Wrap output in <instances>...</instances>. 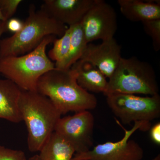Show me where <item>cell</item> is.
<instances>
[{"label": "cell", "instance_id": "ffe728a7", "mask_svg": "<svg viewBox=\"0 0 160 160\" xmlns=\"http://www.w3.org/2000/svg\"><path fill=\"white\" fill-rule=\"evenodd\" d=\"M0 160H28L24 152L0 146Z\"/></svg>", "mask_w": 160, "mask_h": 160}, {"label": "cell", "instance_id": "277c9868", "mask_svg": "<svg viewBox=\"0 0 160 160\" xmlns=\"http://www.w3.org/2000/svg\"><path fill=\"white\" fill-rule=\"evenodd\" d=\"M56 38L55 36H48L29 53L20 56L0 58V74L22 90L37 91L40 78L55 68V63L48 57L46 50L47 46Z\"/></svg>", "mask_w": 160, "mask_h": 160}, {"label": "cell", "instance_id": "484cf974", "mask_svg": "<svg viewBox=\"0 0 160 160\" xmlns=\"http://www.w3.org/2000/svg\"><path fill=\"white\" fill-rule=\"evenodd\" d=\"M1 21H3L4 22V19H3L2 15V12H1V10H0V22Z\"/></svg>", "mask_w": 160, "mask_h": 160}, {"label": "cell", "instance_id": "d6986e66", "mask_svg": "<svg viewBox=\"0 0 160 160\" xmlns=\"http://www.w3.org/2000/svg\"><path fill=\"white\" fill-rule=\"evenodd\" d=\"M22 2V0H0V10L4 22L12 18Z\"/></svg>", "mask_w": 160, "mask_h": 160}, {"label": "cell", "instance_id": "7c38bea8", "mask_svg": "<svg viewBox=\"0 0 160 160\" xmlns=\"http://www.w3.org/2000/svg\"><path fill=\"white\" fill-rule=\"evenodd\" d=\"M22 89L7 79H0V119L14 123L22 122L19 100Z\"/></svg>", "mask_w": 160, "mask_h": 160}, {"label": "cell", "instance_id": "603a6c76", "mask_svg": "<svg viewBox=\"0 0 160 160\" xmlns=\"http://www.w3.org/2000/svg\"><path fill=\"white\" fill-rule=\"evenodd\" d=\"M6 25H7V22H3V21L0 22V38L4 32L7 31Z\"/></svg>", "mask_w": 160, "mask_h": 160}, {"label": "cell", "instance_id": "5bb4252c", "mask_svg": "<svg viewBox=\"0 0 160 160\" xmlns=\"http://www.w3.org/2000/svg\"><path fill=\"white\" fill-rule=\"evenodd\" d=\"M118 2L122 14L132 22L160 19L159 1L118 0Z\"/></svg>", "mask_w": 160, "mask_h": 160}, {"label": "cell", "instance_id": "44dd1931", "mask_svg": "<svg viewBox=\"0 0 160 160\" xmlns=\"http://www.w3.org/2000/svg\"><path fill=\"white\" fill-rule=\"evenodd\" d=\"M23 26V22L21 20L13 18L8 20L6 25L7 31L14 32V33L20 31L22 28Z\"/></svg>", "mask_w": 160, "mask_h": 160}, {"label": "cell", "instance_id": "e0dca14e", "mask_svg": "<svg viewBox=\"0 0 160 160\" xmlns=\"http://www.w3.org/2000/svg\"><path fill=\"white\" fill-rule=\"evenodd\" d=\"M71 40V29L67 28L65 33L60 38L56 39L52 49L48 55L52 61H55V66L60 64L67 57L69 53Z\"/></svg>", "mask_w": 160, "mask_h": 160}, {"label": "cell", "instance_id": "ba28073f", "mask_svg": "<svg viewBox=\"0 0 160 160\" xmlns=\"http://www.w3.org/2000/svg\"><path fill=\"white\" fill-rule=\"evenodd\" d=\"M94 118L89 110L61 118L54 132L68 142L75 153L86 152L93 145Z\"/></svg>", "mask_w": 160, "mask_h": 160}, {"label": "cell", "instance_id": "30bf717a", "mask_svg": "<svg viewBox=\"0 0 160 160\" xmlns=\"http://www.w3.org/2000/svg\"><path fill=\"white\" fill-rule=\"evenodd\" d=\"M122 58L121 46L113 38L98 45L89 43L80 60L91 63L109 78Z\"/></svg>", "mask_w": 160, "mask_h": 160}, {"label": "cell", "instance_id": "3957f363", "mask_svg": "<svg viewBox=\"0 0 160 160\" xmlns=\"http://www.w3.org/2000/svg\"><path fill=\"white\" fill-rule=\"evenodd\" d=\"M67 28L43 9L29 6L28 16L22 28L9 37L0 40V58L20 56L36 48L49 35L62 37Z\"/></svg>", "mask_w": 160, "mask_h": 160}, {"label": "cell", "instance_id": "4fadbf2b", "mask_svg": "<svg viewBox=\"0 0 160 160\" xmlns=\"http://www.w3.org/2000/svg\"><path fill=\"white\" fill-rule=\"evenodd\" d=\"M70 68L75 72L78 84L83 89L89 92L105 93L108 81L96 66L79 60Z\"/></svg>", "mask_w": 160, "mask_h": 160}, {"label": "cell", "instance_id": "6da1fadb", "mask_svg": "<svg viewBox=\"0 0 160 160\" xmlns=\"http://www.w3.org/2000/svg\"><path fill=\"white\" fill-rule=\"evenodd\" d=\"M37 91L49 98L61 114L94 109L97 98L78 84L76 74L71 68L55 69L40 78Z\"/></svg>", "mask_w": 160, "mask_h": 160}, {"label": "cell", "instance_id": "8fae6325", "mask_svg": "<svg viewBox=\"0 0 160 160\" xmlns=\"http://www.w3.org/2000/svg\"><path fill=\"white\" fill-rule=\"evenodd\" d=\"M95 0H46L41 9L52 18L69 26L81 22Z\"/></svg>", "mask_w": 160, "mask_h": 160}, {"label": "cell", "instance_id": "cb8c5ba5", "mask_svg": "<svg viewBox=\"0 0 160 160\" xmlns=\"http://www.w3.org/2000/svg\"><path fill=\"white\" fill-rule=\"evenodd\" d=\"M28 160H41L40 159L39 154L35 155L33 156L32 157Z\"/></svg>", "mask_w": 160, "mask_h": 160}, {"label": "cell", "instance_id": "d4e9b609", "mask_svg": "<svg viewBox=\"0 0 160 160\" xmlns=\"http://www.w3.org/2000/svg\"><path fill=\"white\" fill-rule=\"evenodd\" d=\"M152 160H160V155L158 154L157 156H156L154 158L152 159Z\"/></svg>", "mask_w": 160, "mask_h": 160}, {"label": "cell", "instance_id": "2e32d148", "mask_svg": "<svg viewBox=\"0 0 160 160\" xmlns=\"http://www.w3.org/2000/svg\"><path fill=\"white\" fill-rule=\"evenodd\" d=\"M69 27L71 29V40L69 53L62 62L55 66L56 69H70L80 59L88 44L81 22Z\"/></svg>", "mask_w": 160, "mask_h": 160}, {"label": "cell", "instance_id": "8992f818", "mask_svg": "<svg viewBox=\"0 0 160 160\" xmlns=\"http://www.w3.org/2000/svg\"><path fill=\"white\" fill-rule=\"evenodd\" d=\"M106 102L121 124L150 122L160 117V97H140L134 94L112 93L107 95Z\"/></svg>", "mask_w": 160, "mask_h": 160}, {"label": "cell", "instance_id": "ac0fdd59", "mask_svg": "<svg viewBox=\"0 0 160 160\" xmlns=\"http://www.w3.org/2000/svg\"><path fill=\"white\" fill-rule=\"evenodd\" d=\"M143 28L146 34L152 40L155 51L160 49V19H156L142 22Z\"/></svg>", "mask_w": 160, "mask_h": 160}, {"label": "cell", "instance_id": "5b68a950", "mask_svg": "<svg viewBox=\"0 0 160 160\" xmlns=\"http://www.w3.org/2000/svg\"><path fill=\"white\" fill-rule=\"evenodd\" d=\"M159 88L153 67L135 57L121 58L109 78L105 96L112 93L155 95Z\"/></svg>", "mask_w": 160, "mask_h": 160}, {"label": "cell", "instance_id": "9a60e30c", "mask_svg": "<svg viewBox=\"0 0 160 160\" xmlns=\"http://www.w3.org/2000/svg\"><path fill=\"white\" fill-rule=\"evenodd\" d=\"M39 152L41 160H71L76 152L73 147L55 132Z\"/></svg>", "mask_w": 160, "mask_h": 160}, {"label": "cell", "instance_id": "9c48e42d", "mask_svg": "<svg viewBox=\"0 0 160 160\" xmlns=\"http://www.w3.org/2000/svg\"><path fill=\"white\" fill-rule=\"evenodd\" d=\"M114 8L103 0H95L81 23L87 43L113 38L118 29Z\"/></svg>", "mask_w": 160, "mask_h": 160}, {"label": "cell", "instance_id": "52a82bcc", "mask_svg": "<svg viewBox=\"0 0 160 160\" xmlns=\"http://www.w3.org/2000/svg\"><path fill=\"white\" fill-rule=\"evenodd\" d=\"M116 122L124 130L122 139L98 144L86 152L75 153L71 160H142L144 156L142 148L134 140H130V138L138 129L149 130L151 124L136 122L131 129L127 130L118 120Z\"/></svg>", "mask_w": 160, "mask_h": 160}, {"label": "cell", "instance_id": "7402d4cb", "mask_svg": "<svg viewBox=\"0 0 160 160\" xmlns=\"http://www.w3.org/2000/svg\"><path fill=\"white\" fill-rule=\"evenodd\" d=\"M150 138L155 144L160 145V122L157 123L150 128Z\"/></svg>", "mask_w": 160, "mask_h": 160}, {"label": "cell", "instance_id": "7a4b0ae2", "mask_svg": "<svg viewBox=\"0 0 160 160\" xmlns=\"http://www.w3.org/2000/svg\"><path fill=\"white\" fill-rule=\"evenodd\" d=\"M19 106L28 131V149L39 152L54 132L62 114L49 98L37 91L22 90Z\"/></svg>", "mask_w": 160, "mask_h": 160}]
</instances>
